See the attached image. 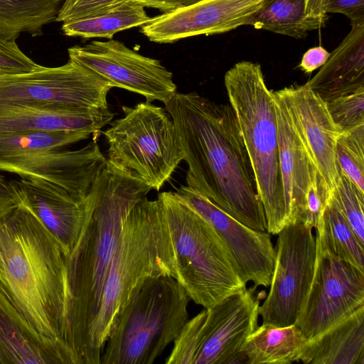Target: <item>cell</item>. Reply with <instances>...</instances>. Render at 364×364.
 <instances>
[{
  "label": "cell",
  "mask_w": 364,
  "mask_h": 364,
  "mask_svg": "<svg viewBox=\"0 0 364 364\" xmlns=\"http://www.w3.org/2000/svg\"><path fill=\"white\" fill-rule=\"evenodd\" d=\"M144 7L157 9L166 12L174 9L185 6L199 0H135Z\"/></svg>",
  "instance_id": "39"
},
{
  "label": "cell",
  "mask_w": 364,
  "mask_h": 364,
  "mask_svg": "<svg viewBox=\"0 0 364 364\" xmlns=\"http://www.w3.org/2000/svg\"><path fill=\"white\" fill-rule=\"evenodd\" d=\"M176 193L214 228L233 257L242 280L269 287L276 259L270 234L245 226L188 186H181Z\"/></svg>",
  "instance_id": "14"
},
{
  "label": "cell",
  "mask_w": 364,
  "mask_h": 364,
  "mask_svg": "<svg viewBox=\"0 0 364 364\" xmlns=\"http://www.w3.org/2000/svg\"><path fill=\"white\" fill-rule=\"evenodd\" d=\"M273 95L281 184L286 215L290 224L294 221H301L306 196L311 176L316 168L311 163L294 129L279 90L274 91Z\"/></svg>",
  "instance_id": "20"
},
{
  "label": "cell",
  "mask_w": 364,
  "mask_h": 364,
  "mask_svg": "<svg viewBox=\"0 0 364 364\" xmlns=\"http://www.w3.org/2000/svg\"><path fill=\"white\" fill-rule=\"evenodd\" d=\"M112 88L95 73L69 59L58 67L38 65L28 73L0 75V105L105 109Z\"/></svg>",
  "instance_id": "10"
},
{
  "label": "cell",
  "mask_w": 364,
  "mask_h": 364,
  "mask_svg": "<svg viewBox=\"0 0 364 364\" xmlns=\"http://www.w3.org/2000/svg\"><path fill=\"white\" fill-rule=\"evenodd\" d=\"M253 285L188 319L173 342L166 364L245 363L242 351L257 328L264 291Z\"/></svg>",
  "instance_id": "9"
},
{
  "label": "cell",
  "mask_w": 364,
  "mask_h": 364,
  "mask_svg": "<svg viewBox=\"0 0 364 364\" xmlns=\"http://www.w3.org/2000/svg\"><path fill=\"white\" fill-rule=\"evenodd\" d=\"M124 0H82L69 10L59 13L57 22L90 16L100 13Z\"/></svg>",
  "instance_id": "35"
},
{
  "label": "cell",
  "mask_w": 364,
  "mask_h": 364,
  "mask_svg": "<svg viewBox=\"0 0 364 364\" xmlns=\"http://www.w3.org/2000/svg\"><path fill=\"white\" fill-rule=\"evenodd\" d=\"M81 1L82 0H66L60 9L59 13H63L69 10Z\"/></svg>",
  "instance_id": "41"
},
{
  "label": "cell",
  "mask_w": 364,
  "mask_h": 364,
  "mask_svg": "<svg viewBox=\"0 0 364 364\" xmlns=\"http://www.w3.org/2000/svg\"><path fill=\"white\" fill-rule=\"evenodd\" d=\"M305 364H364V306L304 343Z\"/></svg>",
  "instance_id": "23"
},
{
  "label": "cell",
  "mask_w": 364,
  "mask_h": 364,
  "mask_svg": "<svg viewBox=\"0 0 364 364\" xmlns=\"http://www.w3.org/2000/svg\"><path fill=\"white\" fill-rule=\"evenodd\" d=\"M331 250L341 259L364 272V248L331 198L318 225Z\"/></svg>",
  "instance_id": "29"
},
{
  "label": "cell",
  "mask_w": 364,
  "mask_h": 364,
  "mask_svg": "<svg viewBox=\"0 0 364 364\" xmlns=\"http://www.w3.org/2000/svg\"><path fill=\"white\" fill-rule=\"evenodd\" d=\"M336 157L341 170L364 193V124L342 131Z\"/></svg>",
  "instance_id": "30"
},
{
  "label": "cell",
  "mask_w": 364,
  "mask_h": 364,
  "mask_svg": "<svg viewBox=\"0 0 364 364\" xmlns=\"http://www.w3.org/2000/svg\"><path fill=\"white\" fill-rule=\"evenodd\" d=\"M332 196L323 178L316 169L311 176L305 198L301 223L312 228L320 223Z\"/></svg>",
  "instance_id": "33"
},
{
  "label": "cell",
  "mask_w": 364,
  "mask_h": 364,
  "mask_svg": "<svg viewBox=\"0 0 364 364\" xmlns=\"http://www.w3.org/2000/svg\"><path fill=\"white\" fill-rule=\"evenodd\" d=\"M173 252L175 279L204 309L247 289L228 248L211 224L176 192L158 196Z\"/></svg>",
  "instance_id": "6"
},
{
  "label": "cell",
  "mask_w": 364,
  "mask_h": 364,
  "mask_svg": "<svg viewBox=\"0 0 364 364\" xmlns=\"http://www.w3.org/2000/svg\"><path fill=\"white\" fill-rule=\"evenodd\" d=\"M191 298L171 276L147 279L122 311L100 364H151L181 333Z\"/></svg>",
  "instance_id": "7"
},
{
  "label": "cell",
  "mask_w": 364,
  "mask_h": 364,
  "mask_svg": "<svg viewBox=\"0 0 364 364\" xmlns=\"http://www.w3.org/2000/svg\"><path fill=\"white\" fill-rule=\"evenodd\" d=\"M107 164L97 141L75 151L44 150L0 160V171L42 179L86 198Z\"/></svg>",
  "instance_id": "17"
},
{
  "label": "cell",
  "mask_w": 364,
  "mask_h": 364,
  "mask_svg": "<svg viewBox=\"0 0 364 364\" xmlns=\"http://www.w3.org/2000/svg\"><path fill=\"white\" fill-rule=\"evenodd\" d=\"M327 11L345 15L351 25L364 23V0H330Z\"/></svg>",
  "instance_id": "36"
},
{
  "label": "cell",
  "mask_w": 364,
  "mask_h": 364,
  "mask_svg": "<svg viewBox=\"0 0 364 364\" xmlns=\"http://www.w3.org/2000/svg\"><path fill=\"white\" fill-rule=\"evenodd\" d=\"M330 53L322 46L309 49L303 55L299 68L306 73H311L323 66L327 61Z\"/></svg>",
  "instance_id": "37"
},
{
  "label": "cell",
  "mask_w": 364,
  "mask_h": 364,
  "mask_svg": "<svg viewBox=\"0 0 364 364\" xmlns=\"http://www.w3.org/2000/svg\"><path fill=\"white\" fill-rule=\"evenodd\" d=\"M0 364H76L73 351L35 331L1 287Z\"/></svg>",
  "instance_id": "19"
},
{
  "label": "cell",
  "mask_w": 364,
  "mask_h": 364,
  "mask_svg": "<svg viewBox=\"0 0 364 364\" xmlns=\"http://www.w3.org/2000/svg\"><path fill=\"white\" fill-rule=\"evenodd\" d=\"M38 65L20 49L16 41L0 38V75L28 73Z\"/></svg>",
  "instance_id": "34"
},
{
  "label": "cell",
  "mask_w": 364,
  "mask_h": 364,
  "mask_svg": "<svg viewBox=\"0 0 364 364\" xmlns=\"http://www.w3.org/2000/svg\"><path fill=\"white\" fill-rule=\"evenodd\" d=\"M0 287L35 331L70 348L67 255L19 204L0 215Z\"/></svg>",
  "instance_id": "2"
},
{
  "label": "cell",
  "mask_w": 364,
  "mask_h": 364,
  "mask_svg": "<svg viewBox=\"0 0 364 364\" xmlns=\"http://www.w3.org/2000/svg\"><path fill=\"white\" fill-rule=\"evenodd\" d=\"M264 0H199L152 17L141 26L151 42L170 43L183 38L219 34L248 25Z\"/></svg>",
  "instance_id": "16"
},
{
  "label": "cell",
  "mask_w": 364,
  "mask_h": 364,
  "mask_svg": "<svg viewBox=\"0 0 364 364\" xmlns=\"http://www.w3.org/2000/svg\"><path fill=\"white\" fill-rule=\"evenodd\" d=\"M66 0H0V38L16 41L21 33L43 34L55 21Z\"/></svg>",
  "instance_id": "26"
},
{
  "label": "cell",
  "mask_w": 364,
  "mask_h": 364,
  "mask_svg": "<svg viewBox=\"0 0 364 364\" xmlns=\"http://www.w3.org/2000/svg\"><path fill=\"white\" fill-rule=\"evenodd\" d=\"M306 338L295 324L277 327L262 324L247 338L242 351L247 364L299 362Z\"/></svg>",
  "instance_id": "24"
},
{
  "label": "cell",
  "mask_w": 364,
  "mask_h": 364,
  "mask_svg": "<svg viewBox=\"0 0 364 364\" xmlns=\"http://www.w3.org/2000/svg\"><path fill=\"white\" fill-rule=\"evenodd\" d=\"M224 82L250 161L267 232L277 235L289 225L281 184L278 134L273 92L261 66L241 61L229 69Z\"/></svg>",
  "instance_id": "5"
},
{
  "label": "cell",
  "mask_w": 364,
  "mask_h": 364,
  "mask_svg": "<svg viewBox=\"0 0 364 364\" xmlns=\"http://www.w3.org/2000/svg\"><path fill=\"white\" fill-rule=\"evenodd\" d=\"M330 0H305V14L308 18L326 23L328 6Z\"/></svg>",
  "instance_id": "38"
},
{
  "label": "cell",
  "mask_w": 364,
  "mask_h": 364,
  "mask_svg": "<svg viewBox=\"0 0 364 364\" xmlns=\"http://www.w3.org/2000/svg\"><path fill=\"white\" fill-rule=\"evenodd\" d=\"M17 205L9 181L0 173V215Z\"/></svg>",
  "instance_id": "40"
},
{
  "label": "cell",
  "mask_w": 364,
  "mask_h": 364,
  "mask_svg": "<svg viewBox=\"0 0 364 364\" xmlns=\"http://www.w3.org/2000/svg\"><path fill=\"white\" fill-rule=\"evenodd\" d=\"M332 198L359 242L364 245V193L341 170L340 181Z\"/></svg>",
  "instance_id": "31"
},
{
  "label": "cell",
  "mask_w": 364,
  "mask_h": 364,
  "mask_svg": "<svg viewBox=\"0 0 364 364\" xmlns=\"http://www.w3.org/2000/svg\"><path fill=\"white\" fill-rule=\"evenodd\" d=\"M248 25L296 39L324 26L306 17L305 0H264Z\"/></svg>",
  "instance_id": "27"
},
{
  "label": "cell",
  "mask_w": 364,
  "mask_h": 364,
  "mask_svg": "<svg viewBox=\"0 0 364 364\" xmlns=\"http://www.w3.org/2000/svg\"><path fill=\"white\" fill-rule=\"evenodd\" d=\"M69 59L95 73L117 87L166 104L176 94L171 72L158 60L144 56L112 38L93 41L68 50Z\"/></svg>",
  "instance_id": "13"
},
{
  "label": "cell",
  "mask_w": 364,
  "mask_h": 364,
  "mask_svg": "<svg viewBox=\"0 0 364 364\" xmlns=\"http://www.w3.org/2000/svg\"><path fill=\"white\" fill-rule=\"evenodd\" d=\"M145 7L135 0H124L96 14L67 21L64 35L84 38H112L117 32L142 26L151 20Z\"/></svg>",
  "instance_id": "25"
},
{
  "label": "cell",
  "mask_w": 364,
  "mask_h": 364,
  "mask_svg": "<svg viewBox=\"0 0 364 364\" xmlns=\"http://www.w3.org/2000/svg\"><path fill=\"white\" fill-rule=\"evenodd\" d=\"M306 84L326 102L364 88V23L351 25L350 32Z\"/></svg>",
  "instance_id": "22"
},
{
  "label": "cell",
  "mask_w": 364,
  "mask_h": 364,
  "mask_svg": "<svg viewBox=\"0 0 364 364\" xmlns=\"http://www.w3.org/2000/svg\"><path fill=\"white\" fill-rule=\"evenodd\" d=\"M114 114L109 108H54L0 105V133L26 131L87 132L97 141Z\"/></svg>",
  "instance_id": "21"
},
{
  "label": "cell",
  "mask_w": 364,
  "mask_h": 364,
  "mask_svg": "<svg viewBox=\"0 0 364 364\" xmlns=\"http://www.w3.org/2000/svg\"><path fill=\"white\" fill-rule=\"evenodd\" d=\"M159 276L176 277L173 252L160 201L145 197L125 219L80 364H100L105 343L127 302L147 279Z\"/></svg>",
  "instance_id": "4"
},
{
  "label": "cell",
  "mask_w": 364,
  "mask_h": 364,
  "mask_svg": "<svg viewBox=\"0 0 364 364\" xmlns=\"http://www.w3.org/2000/svg\"><path fill=\"white\" fill-rule=\"evenodd\" d=\"M91 134L72 131H26L0 133V160L44 150H58L88 139Z\"/></svg>",
  "instance_id": "28"
},
{
  "label": "cell",
  "mask_w": 364,
  "mask_h": 364,
  "mask_svg": "<svg viewBox=\"0 0 364 364\" xmlns=\"http://www.w3.org/2000/svg\"><path fill=\"white\" fill-rule=\"evenodd\" d=\"M124 117L103 134L107 161L122 173L159 191L181 161L183 151L173 120L165 108L150 102L122 107Z\"/></svg>",
  "instance_id": "8"
},
{
  "label": "cell",
  "mask_w": 364,
  "mask_h": 364,
  "mask_svg": "<svg viewBox=\"0 0 364 364\" xmlns=\"http://www.w3.org/2000/svg\"><path fill=\"white\" fill-rule=\"evenodd\" d=\"M279 91L294 129L333 196L340 181L336 141L343 130L333 120L326 102L306 84Z\"/></svg>",
  "instance_id": "15"
},
{
  "label": "cell",
  "mask_w": 364,
  "mask_h": 364,
  "mask_svg": "<svg viewBox=\"0 0 364 364\" xmlns=\"http://www.w3.org/2000/svg\"><path fill=\"white\" fill-rule=\"evenodd\" d=\"M315 230L314 275L294 323L306 340L364 306V272L338 257Z\"/></svg>",
  "instance_id": "11"
},
{
  "label": "cell",
  "mask_w": 364,
  "mask_h": 364,
  "mask_svg": "<svg viewBox=\"0 0 364 364\" xmlns=\"http://www.w3.org/2000/svg\"><path fill=\"white\" fill-rule=\"evenodd\" d=\"M312 229L294 221L278 232L269 291L259 307L263 324H294L314 272L316 243Z\"/></svg>",
  "instance_id": "12"
},
{
  "label": "cell",
  "mask_w": 364,
  "mask_h": 364,
  "mask_svg": "<svg viewBox=\"0 0 364 364\" xmlns=\"http://www.w3.org/2000/svg\"><path fill=\"white\" fill-rule=\"evenodd\" d=\"M150 191L108 163L93 185L85 226L67 257L68 343L77 364L97 314L125 219Z\"/></svg>",
  "instance_id": "3"
},
{
  "label": "cell",
  "mask_w": 364,
  "mask_h": 364,
  "mask_svg": "<svg viewBox=\"0 0 364 364\" xmlns=\"http://www.w3.org/2000/svg\"><path fill=\"white\" fill-rule=\"evenodd\" d=\"M172 117L188 169L187 186L234 219L267 231L250 161L230 104L197 92H176L165 104Z\"/></svg>",
  "instance_id": "1"
},
{
  "label": "cell",
  "mask_w": 364,
  "mask_h": 364,
  "mask_svg": "<svg viewBox=\"0 0 364 364\" xmlns=\"http://www.w3.org/2000/svg\"><path fill=\"white\" fill-rule=\"evenodd\" d=\"M326 104L333 120L342 130L364 124V88L338 97Z\"/></svg>",
  "instance_id": "32"
},
{
  "label": "cell",
  "mask_w": 364,
  "mask_h": 364,
  "mask_svg": "<svg viewBox=\"0 0 364 364\" xmlns=\"http://www.w3.org/2000/svg\"><path fill=\"white\" fill-rule=\"evenodd\" d=\"M9 183L17 204L37 217L68 257L75 247L85 226L92 188L86 198H81L42 179L21 178Z\"/></svg>",
  "instance_id": "18"
}]
</instances>
